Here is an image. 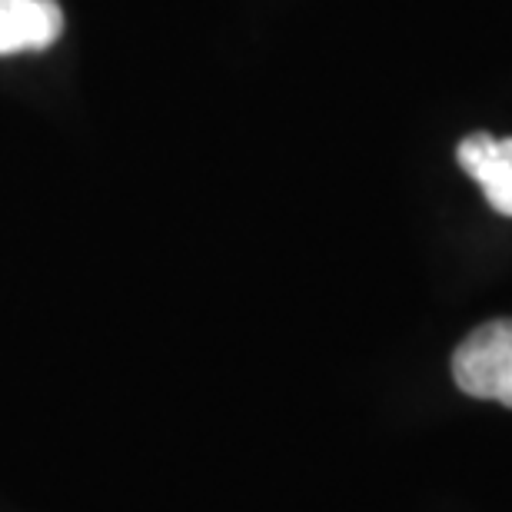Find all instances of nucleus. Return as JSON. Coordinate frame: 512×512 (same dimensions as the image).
<instances>
[{"label":"nucleus","mask_w":512,"mask_h":512,"mask_svg":"<svg viewBox=\"0 0 512 512\" xmlns=\"http://www.w3.org/2000/svg\"><path fill=\"white\" fill-rule=\"evenodd\" d=\"M453 380L466 396L512 409V320L476 326L453 353Z\"/></svg>","instance_id":"f257e3e1"},{"label":"nucleus","mask_w":512,"mask_h":512,"mask_svg":"<svg viewBox=\"0 0 512 512\" xmlns=\"http://www.w3.org/2000/svg\"><path fill=\"white\" fill-rule=\"evenodd\" d=\"M64 34L57 0H0V54L44 50Z\"/></svg>","instance_id":"7ed1b4c3"},{"label":"nucleus","mask_w":512,"mask_h":512,"mask_svg":"<svg viewBox=\"0 0 512 512\" xmlns=\"http://www.w3.org/2000/svg\"><path fill=\"white\" fill-rule=\"evenodd\" d=\"M456 160L479 183L489 207L503 217H512V137L496 140L486 130L469 133L459 143Z\"/></svg>","instance_id":"f03ea898"}]
</instances>
